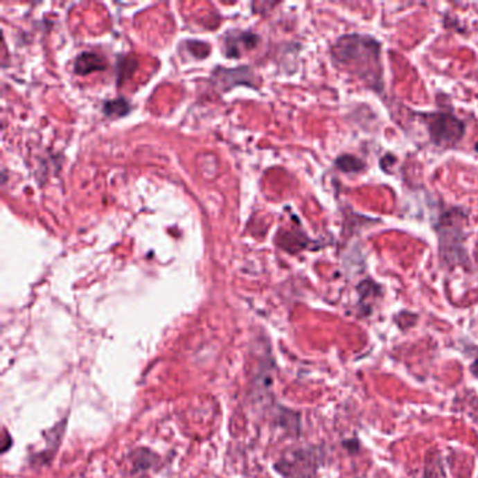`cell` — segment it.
Returning <instances> with one entry per match:
<instances>
[{
	"label": "cell",
	"instance_id": "obj_4",
	"mask_svg": "<svg viewBox=\"0 0 478 478\" xmlns=\"http://www.w3.org/2000/svg\"><path fill=\"white\" fill-rule=\"evenodd\" d=\"M275 467L283 478H316L319 454L312 449L293 450L285 454Z\"/></svg>",
	"mask_w": 478,
	"mask_h": 478
},
{
	"label": "cell",
	"instance_id": "obj_3",
	"mask_svg": "<svg viewBox=\"0 0 478 478\" xmlns=\"http://www.w3.org/2000/svg\"><path fill=\"white\" fill-rule=\"evenodd\" d=\"M431 142L438 148H453L461 142L466 124L452 112L434 111L420 114Z\"/></svg>",
	"mask_w": 478,
	"mask_h": 478
},
{
	"label": "cell",
	"instance_id": "obj_11",
	"mask_svg": "<svg viewBox=\"0 0 478 478\" xmlns=\"http://www.w3.org/2000/svg\"><path fill=\"white\" fill-rule=\"evenodd\" d=\"M474 150H475V152H477V153H478V142H477V143H475V145H474Z\"/></svg>",
	"mask_w": 478,
	"mask_h": 478
},
{
	"label": "cell",
	"instance_id": "obj_2",
	"mask_svg": "<svg viewBox=\"0 0 478 478\" xmlns=\"http://www.w3.org/2000/svg\"><path fill=\"white\" fill-rule=\"evenodd\" d=\"M467 213L463 208L454 206L445 211L434 226L438 234L439 261L445 268L466 267L468 254L466 250Z\"/></svg>",
	"mask_w": 478,
	"mask_h": 478
},
{
	"label": "cell",
	"instance_id": "obj_7",
	"mask_svg": "<svg viewBox=\"0 0 478 478\" xmlns=\"http://www.w3.org/2000/svg\"><path fill=\"white\" fill-rule=\"evenodd\" d=\"M357 294H360V303L362 308L368 309V301L369 299H376L379 296H382V286L379 283H376L372 279H365L362 281L360 285L356 286ZM369 315V310H368Z\"/></svg>",
	"mask_w": 478,
	"mask_h": 478
},
{
	"label": "cell",
	"instance_id": "obj_5",
	"mask_svg": "<svg viewBox=\"0 0 478 478\" xmlns=\"http://www.w3.org/2000/svg\"><path fill=\"white\" fill-rule=\"evenodd\" d=\"M105 69L104 57L94 52H83L78 56L75 62V72L79 75H89L96 71Z\"/></svg>",
	"mask_w": 478,
	"mask_h": 478
},
{
	"label": "cell",
	"instance_id": "obj_10",
	"mask_svg": "<svg viewBox=\"0 0 478 478\" xmlns=\"http://www.w3.org/2000/svg\"><path fill=\"white\" fill-rule=\"evenodd\" d=\"M470 371H471V373H472L475 378H478V360L472 362V365L470 366Z\"/></svg>",
	"mask_w": 478,
	"mask_h": 478
},
{
	"label": "cell",
	"instance_id": "obj_6",
	"mask_svg": "<svg viewBox=\"0 0 478 478\" xmlns=\"http://www.w3.org/2000/svg\"><path fill=\"white\" fill-rule=\"evenodd\" d=\"M335 167L342 171V172H346V174H356V172H362L365 168H366V163L360 159V157H356L353 154H341L335 159L334 161Z\"/></svg>",
	"mask_w": 478,
	"mask_h": 478
},
{
	"label": "cell",
	"instance_id": "obj_1",
	"mask_svg": "<svg viewBox=\"0 0 478 478\" xmlns=\"http://www.w3.org/2000/svg\"><path fill=\"white\" fill-rule=\"evenodd\" d=\"M331 59L337 68L360 80L366 89L384 90L382 42L369 34L351 33L331 45Z\"/></svg>",
	"mask_w": 478,
	"mask_h": 478
},
{
	"label": "cell",
	"instance_id": "obj_8",
	"mask_svg": "<svg viewBox=\"0 0 478 478\" xmlns=\"http://www.w3.org/2000/svg\"><path fill=\"white\" fill-rule=\"evenodd\" d=\"M128 111H130V104L121 98L108 101L104 105V112L109 116H121V115H125Z\"/></svg>",
	"mask_w": 478,
	"mask_h": 478
},
{
	"label": "cell",
	"instance_id": "obj_9",
	"mask_svg": "<svg viewBox=\"0 0 478 478\" xmlns=\"http://www.w3.org/2000/svg\"><path fill=\"white\" fill-rule=\"evenodd\" d=\"M397 161V157L394 156V154H386V156H383V159L380 160V166H382V168L383 170H387V168H390L394 163Z\"/></svg>",
	"mask_w": 478,
	"mask_h": 478
}]
</instances>
